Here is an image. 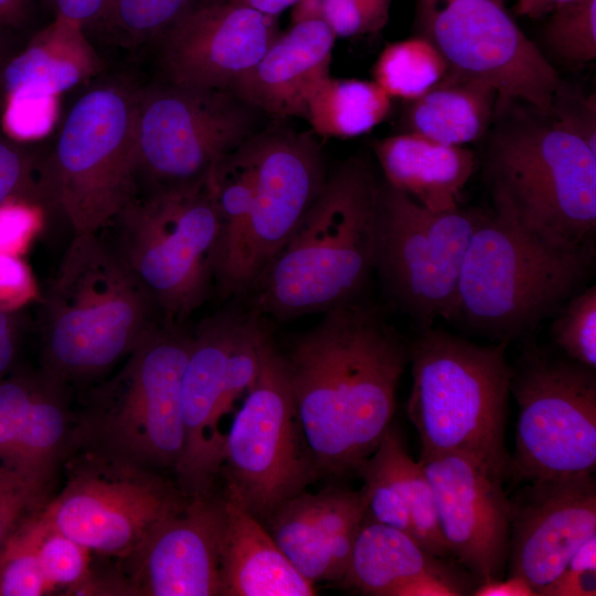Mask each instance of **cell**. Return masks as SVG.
Wrapping results in <instances>:
<instances>
[{"mask_svg": "<svg viewBox=\"0 0 596 596\" xmlns=\"http://www.w3.org/2000/svg\"><path fill=\"white\" fill-rule=\"evenodd\" d=\"M283 352L296 418L320 476L356 472L391 427L409 342L361 298Z\"/></svg>", "mask_w": 596, "mask_h": 596, "instance_id": "6da1fadb", "label": "cell"}, {"mask_svg": "<svg viewBox=\"0 0 596 596\" xmlns=\"http://www.w3.org/2000/svg\"><path fill=\"white\" fill-rule=\"evenodd\" d=\"M38 302L41 370L68 390L106 375L162 321L98 233L74 234Z\"/></svg>", "mask_w": 596, "mask_h": 596, "instance_id": "7a4b0ae2", "label": "cell"}, {"mask_svg": "<svg viewBox=\"0 0 596 596\" xmlns=\"http://www.w3.org/2000/svg\"><path fill=\"white\" fill-rule=\"evenodd\" d=\"M379 181L352 157L326 183L248 291L259 315L288 320L361 298L374 272Z\"/></svg>", "mask_w": 596, "mask_h": 596, "instance_id": "3957f363", "label": "cell"}, {"mask_svg": "<svg viewBox=\"0 0 596 596\" xmlns=\"http://www.w3.org/2000/svg\"><path fill=\"white\" fill-rule=\"evenodd\" d=\"M523 105L489 147L494 212L557 245H595L596 141L563 111Z\"/></svg>", "mask_w": 596, "mask_h": 596, "instance_id": "277c9868", "label": "cell"}, {"mask_svg": "<svg viewBox=\"0 0 596 596\" xmlns=\"http://www.w3.org/2000/svg\"><path fill=\"white\" fill-rule=\"evenodd\" d=\"M409 342L412 390L407 415L421 454H456L503 485L512 365L504 342L478 344L434 326Z\"/></svg>", "mask_w": 596, "mask_h": 596, "instance_id": "5b68a950", "label": "cell"}, {"mask_svg": "<svg viewBox=\"0 0 596 596\" xmlns=\"http://www.w3.org/2000/svg\"><path fill=\"white\" fill-rule=\"evenodd\" d=\"M595 257V245H557L482 212L461 267L454 321L509 344L586 287Z\"/></svg>", "mask_w": 596, "mask_h": 596, "instance_id": "8992f818", "label": "cell"}, {"mask_svg": "<svg viewBox=\"0 0 596 596\" xmlns=\"http://www.w3.org/2000/svg\"><path fill=\"white\" fill-rule=\"evenodd\" d=\"M102 240L153 299L162 321L183 324L215 281L220 220L207 180L139 193Z\"/></svg>", "mask_w": 596, "mask_h": 596, "instance_id": "52a82bcc", "label": "cell"}, {"mask_svg": "<svg viewBox=\"0 0 596 596\" xmlns=\"http://www.w3.org/2000/svg\"><path fill=\"white\" fill-rule=\"evenodd\" d=\"M191 345L183 324L161 321L109 379L91 390L78 446L174 470L184 447L181 379Z\"/></svg>", "mask_w": 596, "mask_h": 596, "instance_id": "ba28073f", "label": "cell"}, {"mask_svg": "<svg viewBox=\"0 0 596 596\" xmlns=\"http://www.w3.org/2000/svg\"><path fill=\"white\" fill-rule=\"evenodd\" d=\"M136 92L115 83L87 91L44 160L46 204L64 214L74 234L99 233L139 194Z\"/></svg>", "mask_w": 596, "mask_h": 596, "instance_id": "9c48e42d", "label": "cell"}, {"mask_svg": "<svg viewBox=\"0 0 596 596\" xmlns=\"http://www.w3.org/2000/svg\"><path fill=\"white\" fill-rule=\"evenodd\" d=\"M223 497L263 523L319 477L296 418L283 352L267 319L259 371L225 435Z\"/></svg>", "mask_w": 596, "mask_h": 596, "instance_id": "30bf717a", "label": "cell"}, {"mask_svg": "<svg viewBox=\"0 0 596 596\" xmlns=\"http://www.w3.org/2000/svg\"><path fill=\"white\" fill-rule=\"evenodd\" d=\"M519 414L509 478L564 480L596 468V372L528 341L512 366Z\"/></svg>", "mask_w": 596, "mask_h": 596, "instance_id": "8fae6325", "label": "cell"}, {"mask_svg": "<svg viewBox=\"0 0 596 596\" xmlns=\"http://www.w3.org/2000/svg\"><path fill=\"white\" fill-rule=\"evenodd\" d=\"M483 211L435 212L379 182L374 272L389 300L418 329L454 321L461 267Z\"/></svg>", "mask_w": 596, "mask_h": 596, "instance_id": "7c38bea8", "label": "cell"}, {"mask_svg": "<svg viewBox=\"0 0 596 596\" xmlns=\"http://www.w3.org/2000/svg\"><path fill=\"white\" fill-rule=\"evenodd\" d=\"M264 322L251 307L226 309L191 332L180 395L184 447L173 470L187 497L211 494L223 462L221 421L257 379Z\"/></svg>", "mask_w": 596, "mask_h": 596, "instance_id": "4fadbf2b", "label": "cell"}, {"mask_svg": "<svg viewBox=\"0 0 596 596\" xmlns=\"http://www.w3.org/2000/svg\"><path fill=\"white\" fill-rule=\"evenodd\" d=\"M254 111L230 92L164 81L137 89L139 193L204 183L225 155L254 135Z\"/></svg>", "mask_w": 596, "mask_h": 596, "instance_id": "5bb4252c", "label": "cell"}, {"mask_svg": "<svg viewBox=\"0 0 596 596\" xmlns=\"http://www.w3.org/2000/svg\"><path fill=\"white\" fill-rule=\"evenodd\" d=\"M414 26L451 70L494 87L497 115L519 103L551 111L561 79L504 0H415Z\"/></svg>", "mask_w": 596, "mask_h": 596, "instance_id": "9a60e30c", "label": "cell"}, {"mask_svg": "<svg viewBox=\"0 0 596 596\" xmlns=\"http://www.w3.org/2000/svg\"><path fill=\"white\" fill-rule=\"evenodd\" d=\"M70 464L67 480L42 507L50 522L91 553L129 555L184 499L153 469L97 448Z\"/></svg>", "mask_w": 596, "mask_h": 596, "instance_id": "2e32d148", "label": "cell"}, {"mask_svg": "<svg viewBox=\"0 0 596 596\" xmlns=\"http://www.w3.org/2000/svg\"><path fill=\"white\" fill-rule=\"evenodd\" d=\"M254 200L232 296L248 292L302 221L328 173L321 149L306 132L272 129L244 141Z\"/></svg>", "mask_w": 596, "mask_h": 596, "instance_id": "e0dca14e", "label": "cell"}, {"mask_svg": "<svg viewBox=\"0 0 596 596\" xmlns=\"http://www.w3.org/2000/svg\"><path fill=\"white\" fill-rule=\"evenodd\" d=\"M223 498L184 497L126 557L119 595L220 596Z\"/></svg>", "mask_w": 596, "mask_h": 596, "instance_id": "ac0fdd59", "label": "cell"}, {"mask_svg": "<svg viewBox=\"0 0 596 596\" xmlns=\"http://www.w3.org/2000/svg\"><path fill=\"white\" fill-rule=\"evenodd\" d=\"M278 19L227 0H211L157 42L164 82L228 92L278 35Z\"/></svg>", "mask_w": 596, "mask_h": 596, "instance_id": "d6986e66", "label": "cell"}, {"mask_svg": "<svg viewBox=\"0 0 596 596\" xmlns=\"http://www.w3.org/2000/svg\"><path fill=\"white\" fill-rule=\"evenodd\" d=\"M440 532L453 555L479 584L503 578L510 540V500L502 483L456 454H421Z\"/></svg>", "mask_w": 596, "mask_h": 596, "instance_id": "ffe728a7", "label": "cell"}, {"mask_svg": "<svg viewBox=\"0 0 596 596\" xmlns=\"http://www.w3.org/2000/svg\"><path fill=\"white\" fill-rule=\"evenodd\" d=\"M596 536L593 475L532 481L510 500L508 575L536 596L566 567L574 552Z\"/></svg>", "mask_w": 596, "mask_h": 596, "instance_id": "44dd1931", "label": "cell"}, {"mask_svg": "<svg viewBox=\"0 0 596 596\" xmlns=\"http://www.w3.org/2000/svg\"><path fill=\"white\" fill-rule=\"evenodd\" d=\"M68 389L46 375L14 369L0 381V465L44 494L77 446Z\"/></svg>", "mask_w": 596, "mask_h": 596, "instance_id": "7402d4cb", "label": "cell"}, {"mask_svg": "<svg viewBox=\"0 0 596 596\" xmlns=\"http://www.w3.org/2000/svg\"><path fill=\"white\" fill-rule=\"evenodd\" d=\"M365 510L363 487L304 490L275 510L266 520L267 531L309 582H341Z\"/></svg>", "mask_w": 596, "mask_h": 596, "instance_id": "603a6c76", "label": "cell"}, {"mask_svg": "<svg viewBox=\"0 0 596 596\" xmlns=\"http://www.w3.org/2000/svg\"><path fill=\"white\" fill-rule=\"evenodd\" d=\"M336 40L320 20L291 23L228 92L255 110L304 118L311 95L330 76Z\"/></svg>", "mask_w": 596, "mask_h": 596, "instance_id": "cb8c5ba5", "label": "cell"}, {"mask_svg": "<svg viewBox=\"0 0 596 596\" xmlns=\"http://www.w3.org/2000/svg\"><path fill=\"white\" fill-rule=\"evenodd\" d=\"M223 498L220 596H311L305 578L262 522Z\"/></svg>", "mask_w": 596, "mask_h": 596, "instance_id": "d4e9b609", "label": "cell"}, {"mask_svg": "<svg viewBox=\"0 0 596 596\" xmlns=\"http://www.w3.org/2000/svg\"><path fill=\"white\" fill-rule=\"evenodd\" d=\"M374 152L386 183L435 212L459 207L475 170V155L465 146L406 131L376 141Z\"/></svg>", "mask_w": 596, "mask_h": 596, "instance_id": "484cf974", "label": "cell"}, {"mask_svg": "<svg viewBox=\"0 0 596 596\" xmlns=\"http://www.w3.org/2000/svg\"><path fill=\"white\" fill-rule=\"evenodd\" d=\"M99 61L84 29L55 17L34 34L19 54L0 67V89L4 98L58 99L98 70Z\"/></svg>", "mask_w": 596, "mask_h": 596, "instance_id": "4316f807", "label": "cell"}, {"mask_svg": "<svg viewBox=\"0 0 596 596\" xmlns=\"http://www.w3.org/2000/svg\"><path fill=\"white\" fill-rule=\"evenodd\" d=\"M498 92L486 81L449 68L432 88L406 102L403 131L465 146L481 138L497 116Z\"/></svg>", "mask_w": 596, "mask_h": 596, "instance_id": "83f0119b", "label": "cell"}, {"mask_svg": "<svg viewBox=\"0 0 596 596\" xmlns=\"http://www.w3.org/2000/svg\"><path fill=\"white\" fill-rule=\"evenodd\" d=\"M438 558L409 534L364 514L341 582L365 595L394 596L414 577L450 572Z\"/></svg>", "mask_w": 596, "mask_h": 596, "instance_id": "f1b7e54d", "label": "cell"}, {"mask_svg": "<svg viewBox=\"0 0 596 596\" xmlns=\"http://www.w3.org/2000/svg\"><path fill=\"white\" fill-rule=\"evenodd\" d=\"M392 100L374 81L329 76L311 95L304 118L321 137L354 138L385 120Z\"/></svg>", "mask_w": 596, "mask_h": 596, "instance_id": "f546056e", "label": "cell"}, {"mask_svg": "<svg viewBox=\"0 0 596 596\" xmlns=\"http://www.w3.org/2000/svg\"><path fill=\"white\" fill-rule=\"evenodd\" d=\"M373 455L400 490L409 512L415 540L437 557L449 555L443 539L434 492L421 460L415 461L391 425Z\"/></svg>", "mask_w": 596, "mask_h": 596, "instance_id": "4dcf8cb0", "label": "cell"}, {"mask_svg": "<svg viewBox=\"0 0 596 596\" xmlns=\"http://www.w3.org/2000/svg\"><path fill=\"white\" fill-rule=\"evenodd\" d=\"M440 52L423 36L385 45L373 65V81L392 98L411 102L436 85L449 71Z\"/></svg>", "mask_w": 596, "mask_h": 596, "instance_id": "1f68e13d", "label": "cell"}, {"mask_svg": "<svg viewBox=\"0 0 596 596\" xmlns=\"http://www.w3.org/2000/svg\"><path fill=\"white\" fill-rule=\"evenodd\" d=\"M42 507L29 515L25 523L54 592L98 595V576L91 567L92 553L55 528Z\"/></svg>", "mask_w": 596, "mask_h": 596, "instance_id": "d6a6232c", "label": "cell"}, {"mask_svg": "<svg viewBox=\"0 0 596 596\" xmlns=\"http://www.w3.org/2000/svg\"><path fill=\"white\" fill-rule=\"evenodd\" d=\"M211 0H109L96 26L126 46L158 41Z\"/></svg>", "mask_w": 596, "mask_h": 596, "instance_id": "836d02e7", "label": "cell"}, {"mask_svg": "<svg viewBox=\"0 0 596 596\" xmlns=\"http://www.w3.org/2000/svg\"><path fill=\"white\" fill-rule=\"evenodd\" d=\"M392 0H298L291 8V23L320 20L336 38H359L379 33L387 23Z\"/></svg>", "mask_w": 596, "mask_h": 596, "instance_id": "e575fe53", "label": "cell"}, {"mask_svg": "<svg viewBox=\"0 0 596 596\" xmlns=\"http://www.w3.org/2000/svg\"><path fill=\"white\" fill-rule=\"evenodd\" d=\"M545 18V42L560 58L574 65L596 58V0L573 1Z\"/></svg>", "mask_w": 596, "mask_h": 596, "instance_id": "d590c367", "label": "cell"}, {"mask_svg": "<svg viewBox=\"0 0 596 596\" xmlns=\"http://www.w3.org/2000/svg\"><path fill=\"white\" fill-rule=\"evenodd\" d=\"M551 324L553 342L565 356L596 369V286L572 296Z\"/></svg>", "mask_w": 596, "mask_h": 596, "instance_id": "8d00e7d4", "label": "cell"}, {"mask_svg": "<svg viewBox=\"0 0 596 596\" xmlns=\"http://www.w3.org/2000/svg\"><path fill=\"white\" fill-rule=\"evenodd\" d=\"M25 520L0 549V596H42L54 592Z\"/></svg>", "mask_w": 596, "mask_h": 596, "instance_id": "74e56055", "label": "cell"}, {"mask_svg": "<svg viewBox=\"0 0 596 596\" xmlns=\"http://www.w3.org/2000/svg\"><path fill=\"white\" fill-rule=\"evenodd\" d=\"M43 164L26 143L13 139L0 126V205L24 200L44 206Z\"/></svg>", "mask_w": 596, "mask_h": 596, "instance_id": "f35d334b", "label": "cell"}, {"mask_svg": "<svg viewBox=\"0 0 596 596\" xmlns=\"http://www.w3.org/2000/svg\"><path fill=\"white\" fill-rule=\"evenodd\" d=\"M356 473L364 481L363 488L366 496L365 515L379 523L398 529L414 538L406 503L381 461L372 454L361 464Z\"/></svg>", "mask_w": 596, "mask_h": 596, "instance_id": "ab89813d", "label": "cell"}, {"mask_svg": "<svg viewBox=\"0 0 596 596\" xmlns=\"http://www.w3.org/2000/svg\"><path fill=\"white\" fill-rule=\"evenodd\" d=\"M47 500L46 494L20 473L0 465V549L14 530Z\"/></svg>", "mask_w": 596, "mask_h": 596, "instance_id": "60d3db41", "label": "cell"}, {"mask_svg": "<svg viewBox=\"0 0 596 596\" xmlns=\"http://www.w3.org/2000/svg\"><path fill=\"white\" fill-rule=\"evenodd\" d=\"M44 223V206L24 200L0 205V254L22 256Z\"/></svg>", "mask_w": 596, "mask_h": 596, "instance_id": "b9f144b4", "label": "cell"}, {"mask_svg": "<svg viewBox=\"0 0 596 596\" xmlns=\"http://www.w3.org/2000/svg\"><path fill=\"white\" fill-rule=\"evenodd\" d=\"M595 595L596 554L588 545L578 547L558 577L540 593V596Z\"/></svg>", "mask_w": 596, "mask_h": 596, "instance_id": "7bdbcfd3", "label": "cell"}, {"mask_svg": "<svg viewBox=\"0 0 596 596\" xmlns=\"http://www.w3.org/2000/svg\"><path fill=\"white\" fill-rule=\"evenodd\" d=\"M33 274L22 256L0 254V305L26 308L40 297Z\"/></svg>", "mask_w": 596, "mask_h": 596, "instance_id": "ee69618b", "label": "cell"}, {"mask_svg": "<svg viewBox=\"0 0 596 596\" xmlns=\"http://www.w3.org/2000/svg\"><path fill=\"white\" fill-rule=\"evenodd\" d=\"M25 309L0 305V381L15 369L22 333L28 326Z\"/></svg>", "mask_w": 596, "mask_h": 596, "instance_id": "f6af8a7d", "label": "cell"}, {"mask_svg": "<svg viewBox=\"0 0 596 596\" xmlns=\"http://www.w3.org/2000/svg\"><path fill=\"white\" fill-rule=\"evenodd\" d=\"M465 592L461 581L450 571L414 577L401 585L394 596H458Z\"/></svg>", "mask_w": 596, "mask_h": 596, "instance_id": "bcb514c9", "label": "cell"}, {"mask_svg": "<svg viewBox=\"0 0 596 596\" xmlns=\"http://www.w3.org/2000/svg\"><path fill=\"white\" fill-rule=\"evenodd\" d=\"M109 0H49L55 17L79 24L84 30L96 25Z\"/></svg>", "mask_w": 596, "mask_h": 596, "instance_id": "7dc6e473", "label": "cell"}, {"mask_svg": "<svg viewBox=\"0 0 596 596\" xmlns=\"http://www.w3.org/2000/svg\"><path fill=\"white\" fill-rule=\"evenodd\" d=\"M475 596H536L532 586L519 576L480 583L471 593Z\"/></svg>", "mask_w": 596, "mask_h": 596, "instance_id": "c3c4849f", "label": "cell"}, {"mask_svg": "<svg viewBox=\"0 0 596 596\" xmlns=\"http://www.w3.org/2000/svg\"><path fill=\"white\" fill-rule=\"evenodd\" d=\"M32 0H0V39L4 30L19 28L28 19Z\"/></svg>", "mask_w": 596, "mask_h": 596, "instance_id": "681fc988", "label": "cell"}, {"mask_svg": "<svg viewBox=\"0 0 596 596\" xmlns=\"http://www.w3.org/2000/svg\"><path fill=\"white\" fill-rule=\"evenodd\" d=\"M573 1L576 0H515L511 12L517 17L540 19Z\"/></svg>", "mask_w": 596, "mask_h": 596, "instance_id": "f907efd6", "label": "cell"}, {"mask_svg": "<svg viewBox=\"0 0 596 596\" xmlns=\"http://www.w3.org/2000/svg\"><path fill=\"white\" fill-rule=\"evenodd\" d=\"M233 3L247 7L263 14L277 18L288 9H291L298 0H227Z\"/></svg>", "mask_w": 596, "mask_h": 596, "instance_id": "816d5d0a", "label": "cell"}, {"mask_svg": "<svg viewBox=\"0 0 596 596\" xmlns=\"http://www.w3.org/2000/svg\"><path fill=\"white\" fill-rule=\"evenodd\" d=\"M2 60H3V57H2V43H1V39H0V67L3 64Z\"/></svg>", "mask_w": 596, "mask_h": 596, "instance_id": "f5cc1de1", "label": "cell"}]
</instances>
